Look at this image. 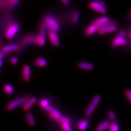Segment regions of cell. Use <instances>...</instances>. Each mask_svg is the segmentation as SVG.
Instances as JSON below:
<instances>
[{
  "mask_svg": "<svg viewBox=\"0 0 131 131\" xmlns=\"http://www.w3.org/2000/svg\"><path fill=\"white\" fill-rule=\"evenodd\" d=\"M130 38H131V32H130Z\"/></svg>",
  "mask_w": 131,
  "mask_h": 131,
  "instance_id": "cell-35",
  "label": "cell"
},
{
  "mask_svg": "<svg viewBox=\"0 0 131 131\" xmlns=\"http://www.w3.org/2000/svg\"><path fill=\"white\" fill-rule=\"evenodd\" d=\"M110 125L109 122L108 121L102 122L97 127L96 131H104L107 128H109Z\"/></svg>",
  "mask_w": 131,
  "mask_h": 131,
  "instance_id": "cell-18",
  "label": "cell"
},
{
  "mask_svg": "<svg viewBox=\"0 0 131 131\" xmlns=\"http://www.w3.org/2000/svg\"><path fill=\"white\" fill-rule=\"evenodd\" d=\"M49 38L52 45L55 47H57L60 44V40L58 35L56 31L53 30H49Z\"/></svg>",
  "mask_w": 131,
  "mask_h": 131,
  "instance_id": "cell-8",
  "label": "cell"
},
{
  "mask_svg": "<svg viewBox=\"0 0 131 131\" xmlns=\"http://www.w3.org/2000/svg\"><path fill=\"white\" fill-rule=\"evenodd\" d=\"M98 30V27L95 24H92L90 25L85 30V34L86 36H91L96 31Z\"/></svg>",
  "mask_w": 131,
  "mask_h": 131,
  "instance_id": "cell-14",
  "label": "cell"
},
{
  "mask_svg": "<svg viewBox=\"0 0 131 131\" xmlns=\"http://www.w3.org/2000/svg\"><path fill=\"white\" fill-rule=\"evenodd\" d=\"M78 67L82 69H85V70H92L93 68V64L89 63V62H80L78 64Z\"/></svg>",
  "mask_w": 131,
  "mask_h": 131,
  "instance_id": "cell-16",
  "label": "cell"
},
{
  "mask_svg": "<svg viewBox=\"0 0 131 131\" xmlns=\"http://www.w3.org/2000/svg\"><path fill=\"white\" fill-rule=\"evenodd\" d=\"M37 102V98L35 97H31L28 100L26 103L23 105V109L25 111H27L29 110L32 106L35 104V103Z\"/></svg>",
  "mask_w": 131,
  "mask_h": 131,
  "instance_id": "cell-13",
  "label": "cell"
},
{
  "mask_svg": "<svg viewBox=\"0 0 131 131\" xmlns=\"http://www.w3.org/2000/svg\"><path fill=\"white\" fill-rule=\"evenodd\" d=\"M30 97L28 96H24L22 97H19L18 98L12 101L8 104L7 106V109L9 111L13 110L15 108L20 105H24L26 103V102L30 99Z\"/></svg>",
  "mask_w": 131,
  "mask_h": 131,
  "instance_id": "cell-2",
  "label": "cell"
},
{
  "mask_svg": "<svg viewBox=\"0 0 131 131\" xmlns=\"http://www.w3.org/2000/svg\"><path fill=\"white\" fill-rule=\"evenodd\" d=\"M26 118L28 125L31 126H34L35 124V120L34 116L31 113H27L26 115Z\"/></svg>",
  "mask_w": 131,
  "mask_h": 131,
  "instance_id": "cell-23",
  "label": "cell"
},
{
  "mask_svg": "<svg viewBox=\"0 0 131 131\" xmlns=\"http://www.w3.org/2000/svg\"><path fill=\"white\" fill-rule=\"evenodd\" d=\"M126 35V31L125 30L121 31L118 35L115 38L112 42V47L113 48H116L120 46H125L127 44V40L124 38Z\"/></svg>",
  "mask_w": 131,
  "mask_h": 131,
  "instance_id": "cell-3",
  "label": "cell"
},
{
  "mask_svg": "<svg viewBox=\"0 0 131 131\" xmlns=\"http://www.w3.org/2000/svg\"><path fill=\"white\" fill-rule=\"evenodd\" d=\"M46 43V30L43 28H41L39 34L37 36L36 44L39 46H43Z\"/></svg>",
  "mask_w": 131,
  "mask_h": 131,
  "instance_id": "cell-7",
  "label": "cell"
},
{
  "mask_svg": "<svg viewBox=\"0 0 131 131\" xmlns=\"http://www.w3.org/2000/svg\"><path fill=\"white\" fill-rule=\"evenodd\" d=\"M18 2H19L18 0H10V1H7L8 5H9L10 7H13L15 6L18 3Z\"/></svg>",
  "mask_w": 131,
  "mask_h": 131,
  "instance_id": "cell-28",
  "label": "cell"
},
{
  "mask_svg": "<svg viewBox=\"0 0 131 131\" xmlns=\"http://www.w3.org/2000/svg\"><path fill=\"white\" fill-rule=\"evenodd\" d=\"M125 95L128 98L129 101L131 103V90H126L125 91Z\"/></svg>",
  "mask_w": 131,
  "mask_h": 131,
  "instance_id": "cell-30",
  "label": "cell"
},
{
  "mask_svg": "<svg viewBox=\"0 0 131 131\" xmlns=\"http://www.w3.org/2000/svg\"><path fill=\"white\" fill-rule=\"evenodd\" d=\"M89 125V121L87 120H84L80 121L78 124V127L81 131H84L86 129Z\"/></svg>",
  "mask_w": 131,
  "mask_h": 131,
  "instance_id": "cell-20",
  "label": "cell"
},
{
  "mask_svg": "<svg viewBox=\"0 0 131 131\" xmlns=\"http://www.w3.org/2000/svg\"><path fill=\"white\" fill-rule=\"evenodd\" d=\"M44 109L46 110V111H47L48 112L50 113V114L52 115L56 116H61V113L59 111H58V110H57L56 109H55L54 108L52 107V106H50V105L48 106L47 107H46V108H44Z\"/></svg>",
  "mask_w": 131,
  "mask_h": 131,
  "instance_id": "cell-19",
  "label": "cell"
},
{
  "mask_svg": "<svg viewBox=\"0 0 131 131\" xmlns=\"http://www.w3.org/2000/svg\"><path fill=\"white\" fill-rule=\"evenodd\" d=\"M36 38H37V36H28L25 37L23 39V44L26 45L28 43H34L36 44Z\"/></svg>",
  "mask_w": 131,
  "mask_h": 131,
  "instance_id": "cell-17",
  "label": "cell"
},
{
  "mask_svg": "<svg viewBox=\"0 0 131 131\" xmlns=\"http://www.w3.org/2000/svg\"><path fill=\"white\" fill-rule=\"evenodd\" d=\"M42 28H49V30L56 31L60 28L59 24L52 15H48L44 18V22L42 24Z\"/></svg>",
  "mask_w": 131,
  "mask_h": 131,
  "instance_id": "cell-1",
  "label": "cell"
},
{
  "mask_svg": "<svg viewBox=\"0 0 131 131\" xmlns=\"http://www.w3.org/2000/svg\"><path fill=\"white\" fill-rule=\"evenodd\" d=\"M130 18H131V12H130Z\"/></svg>",
  "mask_w": 131,
  "mask_h": 131,
  "instance_id": "cell-34",
  "label": "cell"
},
{
  "mask_svg": "<svg viewBox=\"0 0 131 131\" xmlns=\"http://www.w3.org/2000/svg\"><path fill=\"white\" fill-rule=\"evenodd\" d=\"M19 49V46L17 44H10L7 45V46H4L2 49V51L5 52H8L12 51H16L18 50Z\"/></svg>",
  "mask_w": 131,
  "mask_h": 131,
  "instance_id": "cell-15",
  "label": "cell"
},
{
  "mask_svg": "<svg viewBox=\"0 0 131 131\" xmlns=\"http://www.w3.org/2000/svg\"><path fill=\"white\" fill-rule=\"evenodd\" d=\"M117 30L116 26H109V27H106L104 28H101L98 30V34L100 35H104L108 34V33H111L116 31Z\"/></svg>",
  "mask_w": 131,
  "mask_h": 131,
  "instance_id": "cell-12",
  "label": "cell"
},
{
  "mask_svg": "<svg viewBox=\"0 0 131 131\" xmlns=\"http://www.w3.org/2000/svg\"><path fill=\"white\" fill-rule=\"evenodd\" d=\"M35 64L38 67H44L47 64V61L42 57H38L35 61Z\"/></svg>",
  "mask_w": 131,
  "mask_h": 131,
  "instance_id": "cell-21",
  "label": "cell"
},
{
  "mask_svg": "<svg viewBox=\"0 0 131 131\" xmlns=\"http://www.w3.org/2000/svg\"><path fill=\"white\" fill-rule=\"evenodd\" d=\"M89 5L92 9L100 13H105L106 12L105 3L103 1H91L89 3Z\"/></svg>",
  "mask_w": 131,
  "mask_h": 131,
  "instance_id": "cell-6",
  "label": "cell"
},
{
  "mask_svg": "<svg viewBox=\"0 0 131 131\" xmlns=\"http://www.w3.org/2000/svg\"><path fill=\"white\" fill-rule=\"evenodd\" d=\"M79 18V12L78 11H75L73 13L72 16V23L73 24H77Z\"/></svg>",
  "mask_w": 131,
  "mask_h": 131,
  "instance_id": "cell-24",
  "label": "cell"
},
{
  "mask_svg": "<svg viewBox=\"0 0 131 131\" xmlns=\"http://www.w3.org/2000/svg\"><path fill=\"white\" fill-rule=\"evenodd\" d=\"M10 62L13 64H16L18 63V59L16 58V57H12V58L10 59Z\"/></svg>",
  "mask_w": 131,
  "mask_h": 131,
  "instance_id": "cell-31",
  "label": "cell"
},
{
  "mask_svg": "<svg viewBox=\"0 0 131 131\" xmlns=\"http://www.w3.org/2000/svg\"><path fill=\"white\" fill-rule=\"evenodd\" d=\"M3 90L8 95H10L14 92V88L9 84H6L3 86Z\"/></svg>",
  "mask_w": 131,
  "mask_h": 131,
  "instance_id": "cell-22",
  "label": "cell"
},
{
  "mask_svg": "<svg viewBox=\"0 0 131 131\" xmlns=\"http://www.w3.org/2000/svg\"><path fill=\"white\" fill-rule=\"evenodd\" d=\"M61 128H62L63 131H73L70 125L68 123L62 124V125H61Z\"/></svg>",
  "mask_w": 131,
  "mask_h": 131,
  "instance_id": "cell-26",
  "label": "cell"
},
{
  "mask_svg": "<svg viewBox=\"0 0 131 131\" xmlns=\"http://www.w3.org/2000/svg\"><path fill=\"white\" fill-rule=\"evenodd\" d=\"M20 28L19 25L17 23H13L9 25L5 32V36L8 39H11L17 34Z\"/></svg>",
  "mask_w": 131,
  "mask_h": 131,
  "instance_id": "cell-5",
  "label": "cell"
},
{
  "mask_svg": "<svg viewBox=\"0 0 131 131\" xmlns=\"http://www.w3.org/2000/svg\"><path fill=\"white\" fill-rule=\"evenodd\" d=\"M110 131H119V126L116 123H112L109 127Z\"/></svg>",
  "mask_w": 131,
  "mask_h": 131,
  "instance_id": "cell-25",
  "label": "cell"
},
{
  "mask_svg": "<svg viewBox=\"0 0 131 131\" xmlns=\"http://www.w3.org/2000/svg\"><path fill=\"white\" fill-rule=\"evenodd\" d=\"M40 105L43 108H46L49 105V101L48 100L43 99L40 101Z\"/></svg>",
  "mask_w": 131,
  "mask_h": 131,
  "instance_id": "cell-27",
  "label": "cell"
},
{
  "mask_svg": "<svg viewBox=\"0 0 131 131\" xmlns=\"http://www.w3.org/2000/svg\"><path fill=\"white\" fill-rule=\"evenodd\" d=\"M62 2L66 5H68L69 3V1H68V0H62Z\"/></svg>",
  "mask_w": 131,
  "mask_h": 131,
  "instance_id": "cell-33",
  "label": "cell"
},
{
  "mask_svg": "<svg viewBox=\"0 0 131 131\" xmlns=\"http://www.w3.org/2000/svg\"><path fill=\"white\" fill-rule=\"evenodd\" d=\"M49 118L51 119L52 120L56 121L59 123H61V124H66V123H68L69 124V122H70V120L67 117L64 116H56L52 115L51 114H49Z\"/></svg>",
  "mask_w": 131,
  "mask_h": 131,
  "instance_id": "cell-9",
  "label": "cell"
},
{
  "mask_svg": "<svg viewBox=\"0 0 131 131\" xmlns=\"http://www.w3.org/2000/svg\"><path fill=\"white\" fill-rule=\"evenodd\" d=\"M6 54V53L5 52H3V51H1V53H0V57H1V60H2L3 57L5 56Z\"/></svg>",
  "mask_w": 131,
  "mask_h": 131,
  "instance_id": "cell-32",
  "label": "cell"
},
{
  "mask_svg": "<svg viewBox=\"0 0 131 131\" xmlns=\"http://www.w3.org/2000/svg\"><path fill=\"white\" fill-rule=\"evenodd\" d=\"M101 99V96L99 95H97L93 98V99L90 103L89 106L88 107L87 109L85 111L86 115L90 116L95 111V109L97 106L98 103L100 102Z\"/></svg>",
  "mask_w": 131,
  "mask_h": 131,
  "instance_id": "cell-4",
  "label": "cell"
},
{
  "mask_svg": "<svg viewBox=\"0 0 131 131\" xmlns=\"http://www.w3.org/2000/svg\"><path fill=\"white\" fill-rule=\"evenodd\" d=\"M108 116L110 118V120H115L116 116H115V114L114 112L112 111V110H110V111H109L108 113Z\"/></svg>",
  "mask_w": 131,
  "mask_h": 131,
  "instance_id": "cell-29",
  "label": "cell"
},
{
  "mask_svg": "<svg viewBox=\"0 0 131 131\" xmlns=\"http://www.w3.org/2000/svg\"><path fill=\"white\" fill-rule=\"evenodd\" d=\"M110 19L108 16H102L99 18L96 19L95 21H94L93 24H95L98 27V28H99L101 26L105 24L107 22L110 21Z\"/></svg>",
  "mask_w": 131,
  "mask_h": 131,
  "instance_id": "cell-11",
  "label": "cell"
},
{
  "mask_svg": "<svg viewBox=\"0 0 131 131\" xmlns=\"http://www.w3.org/2000/svg\"><path fill=\"white\" fill-rule=\"evenodd\" d=\"M22 75L24 80L28 81L31 78V68L28 65H25L23 68Z\"/></svg>",
  "mask_w": 131,
  "mask_h": 131,
  "instance_id": "cell-10",
  "label": "cell"
}]
</instances>
